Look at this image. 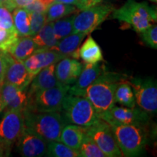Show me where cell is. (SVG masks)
<instances>
[{
  "label": "cell",
  "mask_w": 157,
  "mask_h": 157,
  "mask_svg": "<svg viewBox=\"0 0 157 157\" xmlns=\"http://www.w3.org/2000/svg\"><path fill=\"white\" fill-rule=\"evenodd\" d=\"M126 78L124 74L104 71L87 88L84 97L93 104L100 118L115 105V90L119 82Z\"/></svg>",
  "instance_id": "6da1fadb"
},
{
  "label": "cell",
  "mask_w": 157,
  "mask_h": 157,
  "mask_svg": "<svg viewBox=\"0 0 157 157\" xmlns=\"http://www.w3.org/2000/svg\"><path fill=\"white\" fill-rule=\"evenodd\" d=\"M23 114L25 127L34 131L48 143L60 141L62 129L68 123L59 111L34 112L25 108Z\"/></svg>",
  "instance_id": "7a4b0ae2"
},
{
  "label": "cell",
  "mask_w": 157,
  "mask_h": 157,
  "mask_svg": "<svg viewBox=\"0 0 157 157\" xmlns=\"http://www.w3.org/2000/svg\"><path fill=\"white\" fill-rule=\"evenodd\" d=\"M156 17V8L145 2H137L135 0H127L120 8L114 9L111 13V18L126 23L137 33L153 25Z\"/></svg>",
  "instance_id": "3957f363"
},
{
  "label": "cell",
  "mask_w": 157,
  "mask_h": 157,
  "mask_svg": "<svg viewBox=\"0 0 157 157\" xmlns=\"http://www.w3.org/2000/svg\"><path fill=\"white\" fill-rule=\"evenodd\" d=\"M113 136L123 156L135 157L142 154L147 143V132L143 126L110 122Z\"/></svg>",
  "instance_id": "277c9868"
},
{
  "label": "cell",
  "mask_w": 157,
  "mask_h": 157,
  "mask_svg": "<svg viewBox=\"0 0 157 157\" xmlns=\"http://www.w3.org/2000/svg\"><path fill=\"white\" fill-rule=\"evenodd\" d=\"M62 111L68 122L83 127L93 126L101 119L93 104L84 96L67 94L63 101Z\"/></svg>",
  "instance_id": "5b68a950"
},
{
  "label": "cell",
  "mask_w": 157,
  "mask_h": 157,
  "mask_svg": "<svg viewBox=\"0 0 157 157\" xmlns=\"http://www.w3.org/2000/svg\"><path fill=\"white\" fill-rule=\"evenodd\" d=\"M69 87L70 85H59L36 92L28 97L25 109L34 112H60Z\"/></svg>",
  "instance_id": "8992f818"
},
{
  "label": "cell",
  "mask_w": 157,
  "mask_h": 157,
  "mask_svg": "<svg viewBox=\"0 0 157 157\" xmlns=\"http://www.w3.org/2000/svg\"><path fill=\"white\" fill-rule=\"evenodd\" d=\"M25 127L22 110H8L5 111L0 121V145L5 156H9L12 146L21 136Z\"/></svg>",
  "instance_id": "52a82bcc"
},
{
  "label": "cell",
  "mask_w": 157,
  "mask_h": 157,
  "mask_svg": "<svg viewBox=\"0 0 157 157\" xmlns=\"http://www.w3.org/2000/svg\"><path fill=\"white\" fill-rule=\"evenodd\" d=\"M114 7L111 4H98L81 10L74 20L73 33L90 34L111 14Z\"/></svg>",
  "instance_id": "ba28073f"
},
{
  "label": "cell",
  "mask_w": 157,
  "mask_h": 157,
  "mask_svg": "<svg viewBox=\"0 0 157 157\" xmlns=\"http://www.w3.org/2000/svg\"><path fill=\"white\" fill-rule=\"evenodd\" d=\"M132 87L135 101L141 109L148 114H156L157 111L156 81L151 77H127Z\"/></svg>",
  "instance_id": "9c48e42d"
},
{
  "label": "cell",
  "mask_w": 157,
  "mask_h": 157,
  "mask_svg": "<svg viewBox=\"0 0 157 157\" xmlns=\"http://www.w3.org/2000/svg\"><path fill=\"white\" fill-rule=\"evenodd\" d=\"M86 135L95 141L106 157L123 156L109 124L101 119L93 126L86 127Z\"/></svg>",
  "instance_id": "30bf717a"
},
{
  "label": "cell",
  "mask_w": 157,
  "mask_h": 157,
  "mask_svg": "<svg viewBox=\"0 0 157 157\" xmlns=\"http://www.w3.org/2000/svg\"><path fill=\"white\" fill-rule=\"evenodd\" d=\"M107 123L117 122L145 127L150 121V114L140 108L119 107L113 105L109 111L101 116Z\"/></svg>",
  "instance_id": "8fae6325"
},
{
  "label": "cell",
  "mask_w": 157,
  "mask_h": 157,
  "mask_svg": "<svg viewBox=\"0 0 157 157\" xmlns=\"http://www.w3.org/2000/svg\"><path fill=\"white\" fill-rule=\"evenodd\" d=\"M15 143L19 154L24 157L45 156L48 148V142L26 127Z\"/></svg>",
  "instance_id": "7c38bea8"
},
{
  "label": "cell",
  "mask_w": 157,
  "mask_h": 157,
  "mask_svg": "<svg viewBox=\"0 0 157 157\" xmlns=\"http://www.w3.org/2000/svg\"><path fill=\"white\" fill-rule=\"evenodd\" d=\"M4 53L7 63L4 82L14 84L21 89L28 87L34 77L29 73L23 62L15 59L8 52H4Z\"/></svg>",
  "instance_id": "4fadbf2b"
},
{
  "label": "cell",
  "mask_w": 157,
  "mask_h": 157,
  "mask_svg": "<svg viewBox=\"0 0 157 157\" xmlns=\"http://www.w3.org/2000/svg\"><path fill=\"white\" fill-rule=\"evenodd\" d=\"M63 55L53 50H37L23 61L25 67L32 77H34L42 68L56 64L63 58Z\"/></svg>",
  "instance_id": "5bb4252c"
},
{
  "label": "cell",
  "mask_w": 157,
  "mask_h": 157,
  "mask_svg": "<svg viewBox=\"0 0 157 157\" xmlns=\"http://www.w3.org/2000/svg\"><path fill=\"white\" fill-rule=\"evenodd\" d=\"M105 71L103 65L98 63H85L73 86L69 87L68 94L75 96H84L87 88Z\"/></svg>",
  "instance_id": "9a60e30c"
},
{
  "label": "cell",
  "mask_w": 157,
  "mask_h": 157,
  "mask_svg": "<svg viewBox=\"0 0 157 157\" xmlns=\"http://www.w3.org/2000/svg\"><path fill=\"white\" fill-rule=\"evenodd\" d=\"M83 65L75 58H64L56 64V76L60 85L75 83L81 73Z\"/></svg>",
  "instance_id": "2e32d148"
},
{
  "label": "cell",
  "mask_w": 157,
  "mask_h": 157,
  "mask_svg": "<svg viewBox=\"0 0 157 157\" xmlns=\"http://www.w3.org/2000/svg\"><path fill=\"white\" fill-rule=\"evenodd\" d=\"M56 64L42 68L31 80L27 90L28 97L36 92L60 85L56 76Z\"/></svg>",
  "instance_id": "e0dca14e"
},
{
  "label": "cell",
  "mask_w": 157,
  "mask_h": 157,
  "mask_svg": "<svg viewBox=\"0 0 157 157\" xmlns=\"http://www.w3.org/2000/svg\"><path fill=\"white\" fill-rule=\"evenodd\" d=\"M87 34L84 33H72L63 39L59 40L56 45L50 50H53L61 53L67 58L78 59L79 58L78 50L81 43Z\"/></svg>",
  "instance_id": "ac0fdd59"
},
{
  "label": "cell",
  "mask_w": 157,
  "mask_h": 157,
  "mask_svg": "<svg viewBox=\"0 0 157 157\" xmlns=\"http://www.w3.org/2000/svg\"><path fill=\"white\" fill-rule=\"evenodd\" d=\"M39 50L32 36H19L9 49L8 53L20 61H24Z\"/></svg>",
  "instance_id": "d6986e66"
},
{
  "label": "cell",
  "mask_w": 157,
  "mask_h": 157,
  "mask_svg": "<svg viewBox=\"0 0 157 157\" xmlns=\"http://www.w3.org/2000/svg\"><path fill=\"white\" fill-rule=\"evenodd\" d=\"M86 135V127L76 124L65 125L60 133V141L70 148L78 151Z\"/></svg>",
  "instance_id": "ffe728a7"
},
{
  "label": "cell",
  "mask_w": 157,
  "mask_h": 157,
  "mask_svg": "<svg viewBox=\"0 0 157 157\" xmlns=\"http://www.w3.org/2000/svg\"><path fill=\"white\" fill-rule=\"evenodd\" d=\"M78 55L85 63H98L103 61V52L91 35L82 44L78 50Z\"/></svg>",
  "instance_id": "44dd1931"
},
{
  "label": "cell",
  "mask_w": 157,
  "mask_h": 157,
  "mask_svg": "<svg viewBox=\"0 0 157 157\" xmlns=\"http://www.w3.org/2000/svg\"><path fill=\"white\" fill-rule=\"evenodd\" d=\"M32 38L38 47V50H50L58 42L54 34L52 22L47 23Z\"/></svg>",
  "instance_id": "7402d4cb"
},
{
  "label": "cell",
  "mask_w": 157,
  "mask_h": 157,
  "mask_svg": "<svg viewBox=\"0 0 157 157\" xmlns=\"http://www.w3.org/2000/svg\"><path fill=\"white\" fill-rule=\"evenodd\" d=\"M115 103H119L124 107H135L136 101L132 87L127 82V78L122 79L118 84L114 94Z\"/></svg>",
  "instance_id": "603a6c76"
},
{
  "label": "cell",
  "mask_w": 157,
  "mask_h": 157,
  "mask_svg": "<svg viewBox=\"0 0 157 157\" xmlns=\"http://www.w3.org/2000/svg\"><path fill=\"white\" fill-rule=\"evenodd\" d=\"M78 9L76 6L68 5L55 1L48 7L46 10L47 23L53 22L56 20L66 17L68 15H72L77 12Z\"/></svg>",
  "instance_id": "cb8c5ba5"
},
{
  "label": "cell",
  "mask_w": 157,
  "mask_h": 157,
  "mask_svg": "<svg viewBox=\"0 0 157 157\" xmlns=\"http://www.w3.org/2000/svg\"><path fill=\"white\" fill-rule=\"evenodd\" d=\"M13 12V23L18 36H31L29 12L25 8H16Z\"/></svg>",
  "instance_id": "d4e9b609"
},
{
  "label": "cell",
  "mask_w": 157,
  "mask_h": 157,
  "mask_svg": "<svg viewBox=\"0 0 157 157\" xmlns=\"http://www.w3.org/2000/svg\"><path fill=\"white\" fill-rule=\"evenodd\" d=\"M45 156L50 157H81L78 151L70 148L60 141L48 142Z\"/></svg>",
  "instance_id": "484cf974"
},
{
  "label": "cell",
  "mask_w": 157,
  "mask_h": 157,
  "mask_svg": "<svg viewBox=\"0 0 157 157\" xmlns=\"http://www.w3.org/2000/svg\"><path fill=\"white\" fill-rule=\"evenodd\" d=\"M76 15L72 14L69 17H62L52 22L54 34L58 41L73 33L74 20Z\"/></svg>",
  "instance_id": "4316f807"
},
{
  "label": "cell",
  "mask_w": 157,
  "mask_h": 157,
  "mask_svg": "<svg viewBox=\"0 0 157 157\" xmlns=\"http://www.w3.org/2000/svg\"><path fill=\"white\" fill-rule=\"evenodd\" d=\"M78 152L81 157H106L95 141L87 135L84 136Z\"/></svg>",
  "instance_id": "83f0119b"
},
{
  "label": "cell",
  "mask_w": 157,
  "mask_h": 157,
  "mask_svg": "<svg viewBox=\"0 0 157 157\" xmlns=\"http://www.w3.org/2000/svg\"><path fill=\"white\" fill-rule=\"evenodd\" d=\"M28 103V95H27V88L19 90L16 95L13 98L11 101L6 105L5 111L8 110H23L26 107Z\"/></svg>",
  "instance_id": "f1b7e54d"
},
{
  "label": "cell",
  "mask_w": 157,
  "mask_h": 157,
  "mask_svg": "<svg viewBox=\"0 0 157 157\" xmlns=\"http://www.w3.org/2000/svg\"><path fill=\"white\" fill-rule=\"evenodd\" d=\"M21 90L22 89L14 85V84L7 82H3L1 88H0V99L2 101L5 107L10 101H11L13 99V98L16 95L17 92Z\"/></svg>",
  "instance_id": "f546056e"
},
{
  "label": "cell",
  "mask_w": 157,
  "mask_h": 157,
  "mask_svg": "<svg viewBox=\"0 0 157 157\" xmlns=\"http://www.w3.org/2000/svg\"><path fill=\"white\" fill-rule=\"evenodd\" d=\"M17 33L10 32L0 27V51L7 52L18 38Z\"/></svg>",
  "instance_id": "4dcf8cb0"
},
{
  "label": "cell",
  "mask_w": 157,
  "mask_h": 157,
  "mask_svg": "<svg viewBox=\"0 0 157 157\" xmlns=\"http://www.w3.org/2000/svg\"><path fill=\"white\" fill-rule=\"evenodd\" d=\"M31 36H34L47 23L45 13H29Z\"/></svg>",
  "instance_id": "1f68e13d"
},
{
  "label": "cell",
  "mask_w": 157,
  "mask_h": 157,
  "mask_svg": "<svg viewBox=\"0 0 157 157\" xmlns=\"http://www.w3.org/2000/svg\"><path fill=\"white\" fill-rule=\"evenodd\" d=\"M143 42L146 43L150 48L157 49V26L151 25L140 33Z\"/></svg>",
  "instance_id": "d6a6232c"
},
{
  "label": "cell",
  "mask_w": 157,
  "mask_h": 157,
  "mask_svg": "<svg viewBox=\"0 0 157 157\" xmlns=\"http://www.w3.org/2000/svg\"><path fill=\"white\" fill-rule=\"evenodd\" d=\"M0 27L10 32L17 33L13 23V15L10 11L4 6H0Z\"/></svg>",
  "instance_id": "836d02e7"
},
{
  "label": "cell",
  "mask_w": 157,
  "mask_h": 157,
  "mask_svg": "<svg viewBox=\"0 0 157 157\" xmlns=\"http://www.w3.org/2000/svg\"><path fill=\"white\" fill-rule=\"evenodd\" d=\"M34 1V0H10L5 7L12 12L16 8H25Z\"/></svg>",
  "instance_id": "e575fe53"
},
{
  "label": "cell",
  "mask_w": 157,
  "mask_h": 157,
  "mask_svg": "<svg viewBox=\"0 0 157 157\" xmlns=\"http://www.w3.org/2000/svg\"><path fill=\"white\" fill-rule=\"evenodd\" d=\"M29 13H46L48 7L43 5L39 0H34L32 3L25 7Z\"/></svg>",
  "instance_id": "d590c367"
},
{
  "label": "cell",
  "mask_w": 157,
  "mask_h": 157,
  "mask_svg": "<svg viewBox=\"0 0 157 157\" xmlns=\"http://www.w3.org/2000/svg\"><path fill=\"white\" fill-rule=\"evenodd\" d=\"M7 63H6L5 53L2 51H0V82L3 83L5 79Z\"/></svg>",
  "instance_id": "8d00e7d4"
},
{
  "label": "cell",
  "mask_w": 157,
  "mask_h": 157,
  "mask_svg": "<svg viewBox=\"0 0 157 157\" xmlns=\"http://www.w3.org/2000/svg\"><path fill=\"white\" fill-rule=\"evenodd\" d=\"M57 2H60L65 3V4H68V5H76V4L78 2L79 0H56Z\"/></svg>",
  "instance_id": "74e56055"
},
{
  "label": "cell",
  "mask_w": 157,
  "mask_h": 157,
  "mask_svg": "<svg viewBox=\"0 0 157 157\" xmlns=\"http://www.w3.org/2000/svg\"><path fill=\"white\" fill-rule=\"evenodd\" d=\"M40 2H42L43 5H44L46 7H48L49 5H51L52 3H53L56 0H39Z\"/></svg>",
  "instance_id": "f35d334b"
},
{
  "label": "cell",
  "mask_w": 157,
  "mask_h": 157,
  "mask_svg": "<svg viewBox=\"0 0 157 157\" xmlns=\"http://www.w3.org/2000/svg\"><path fill=\"white\" fill-rule=\"evenodd\" d=\"M10 0H0V6H4L6 7L7 5V3L9 2Z\"/></svg>",
  "instance_id": "ab89813d"
},
{
  "label": "cell",
  "mask_w": 157,
  "mask_h": 157,
  "mask_svg": "<svg viewBox=\"0 0 157 157\" xmlns=\"http://www.w3.org/2000/svg\"><path fill=\"white\" fill-rule=\"evenodd\" d=\"M4 109H5V105H4L2 101H1V99H0V113L3 111Z\"/></svg>",
  "instance_id": "60d3db41"
},
{
  "label": "cell",
  "mask_w": 157,
  "mask_h": 157,
  "mask_svg": "<svg viewBox=\"0 0 157 157\" xmlns=\"http://www.w3.org/2000/svg\"><path fill=\"white\" fill-rule=\"evenodd\" d=\"M5 156V153H4L3 148H2L1 145H0V156Z\"/></svg>",
  "instance_id": "b9f144b4"
},
{
  "label": "cell",
  "mask_w": 157,
  "mask_h": 157,
  "mask_svg": "<svg viewBox=\"0 0 157 157\" xmlns=\"http://www.w3.org/2000/svg\"><path fill=\"white\" fill-rule=\"evenodd\" d=\"M150 1H151V2H156V1H157V0H150Z\"/></svg>",
  "instance_id": "7bdbcfd3"
},
{
  "label": "cell",
  "mask_w": 157,
  "mask_h": 157,
  "mask_svg": "<svg viewBox=\"0 0 157 157\" xmlns=\"http://www.w3.org/2000/svg\"><path fill=\"white\" fill-rule=\"evenodd\" d=\"M2 83H1V82H0V88H1V86H2Z\"/></svg>",
  "instance_id": "ee69618b"
}]
</instances>
